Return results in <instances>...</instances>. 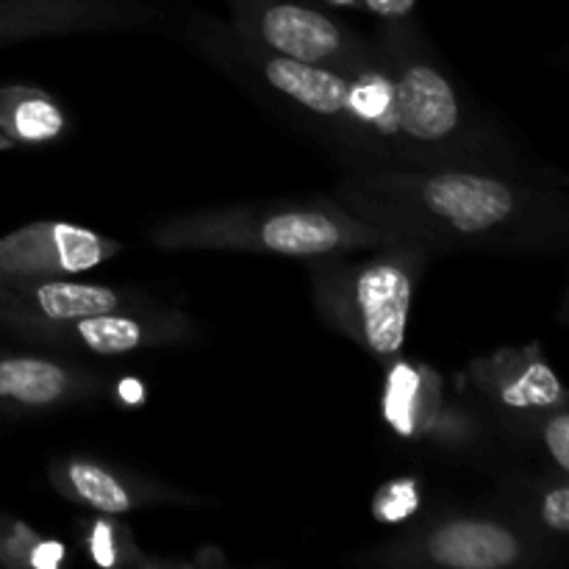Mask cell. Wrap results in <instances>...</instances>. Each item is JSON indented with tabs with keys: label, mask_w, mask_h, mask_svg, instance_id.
<instances>
[{
	"label": "cell",
	"mask_w": 569,
	"mask_h": 569,
	"mask_svg": "<svg viewBox=\"0 0 569 569\" xmlns=\"http://www.w3.org/2000/svg\"><path fill=\"white\" fill-rule=\"evenodd\" d=\"M337 6H361V0H331Z\"/></svg>",
	"instance_id": "d4e9b609"
},
{
	"label": "cell",
	"mask_w": 569,
	"mask_h": 569,
	"mask_svg": "<svg viewBox=\"0 0 569 569\" xmlns=\"http://www.w3.org/2000/svg\"><path fill=\"white\" fill-rule=\"evenodd\" d=\"M415 198L437 222L456 233H487L517 209L509 183L476 172H437L415 187Z\"/></svg>",
	"instance_id": "5b68a950"
},
{
	"label": "cell",
	"mask_w": 569,
	"mask_h": 569,
	"mask_svg": "<svg viewBox=\"0 0 569 569\" xmlns=\"http://www.w3.org/2000/svg\"><path fill=\"white\" fill-rule=\"evenodd\" d=\"M417 256L383 253L328 281V315L367 353L392 359L403 350L415 298Z\"/></svg>",
	"instance_id": "6da1fadb"
},
{
	"label": "cell",
	"mask_w": 569,
	"mask_h": 569,
	"mask_svg": "<svg viewBox=\"0 0 569 569\" xmlns=\"http://www.w3.org/2000/svg\"><path fill=\"white\" fill-rule=\"evenodd\" d=\"M231 6L244 28L272 53L333 64L353 48V39L331 17L295 0H231Z\"/></svg>",
	"instance_id": "277c9868"
},
{
	"label": "cell",
	"mask_w": 569,
	"mask_h": 569,
	"mask_svg": "<svg viewBox=\"0 0 569 569\" xmlns=\"http://www.w3.org/2000/svg\"><path fill=\"white\" fill-rule=\"evenodd\" d=\"M498 398L515 409H531V406H548L559 398V381L545 365L517 367V372H498Z\"/></svg>",
	"instance_id": "9a60e30c"
},
{
	"label": "cell",
	"mask_w": 569,
	"mask_h": 569,
	"mask_svg": "<svg viewBox=\"0 0 569 569\" xmlns=\"http://www.w3.org/2000/svg\"><path fill=\"white\" fill-rule=\"evenodd\" d=\"M89 556L98 567H117L122 561V533L117 528V522L109 520H94L92 528H89L87 537Z\"/></svg>",
	"instance_id": "d6986e66"
},
{
	"label": "cell",
	"mask_w": 569,
	"mask_h": 569,
	"mask_svg": "<svg viewBox=\"0 0 569 569\" xmlns=\"http://www.w3.org/2000/svg\"><path fill=\"white\" fill-rule=\"evenodd\" d=\"M120 250L109 237L72 222H28L0 237V278H70Z\"/></svg>",
	"instance_id": "3957f363"
},
{
	"label": "cell",
	"mask_w": 569,
	"mask_h": 569,
	"mask_svg": "<svg viewBox=\"0 0 569 569\" xmlns=\"http://www.w3.org/2000/svg\"><path fill=\"white\" fill-rule=\"evenodd\" d=\"M39 539L42 537L22 520L0 517V565L31 569V556Z\"/></svg>",
	"instance_id": "ac0fdd59"
},
{
	"label": "cell",
	"mask_w": 569,
	"mask_h": 569,
	"mask_svg": "<svg viewBox=\"0 0 569 569\" xmlns=\"http://www.w3.org/2000/svg\"><path fill=\"white\" fill-rule=\"evenodd\" d=\"M542 520L545 526L553 528V531L569 533V487L553 489V492L542 500Z\"/></svg>",
	"instance_id": "44dd1931"
},
{
	"label": "cell",
	"mask_w": 569,
	"mask_h": 569,
	"mask_svg": "<svg viewBox=\"0 0 569 569\" xmlns=\"http://www.w3.org/2000/svg\"><path fill=\"white\" fill-rule=\"evenodd\" d=\"M76 392L70 367L42 356L0 350V415H31L67 403Z\"/></svg>",
	"instance_id": "ba28073f"
},
{
	"label": "cell",
	"mask_w": 569,
	"mask_h": 569,
	"mask_svg": "<svg viewBox=\"0 0 569 569\" xmlns=\"http://www.w3.org/2000/svg\"><path fill=\"white\" fill-rule=\"evenodd\" d=\"M417 509H420V483H417V478L389 481L387 487L378 489L376 500H372V517L383 526L409 520Z\"/></svg>",
	"instance_id": "e0dca14e"
},
{
	"label": "cell",
	"mask_w": 569,
	"mask_h": 569,
	"mask_svg": "<svg viewBox=\"0 0 569 569\" xmlns=\"http://www.w3.org/2000/svg\"><path fill=\"white\" fill-rule=\"evenodd\" d=\"M348 111L350 120L370 122V126L392 128L395 131L392 78L381 76V72H365L356 81H350Z\"/></svg>",
	"instance_id": "2e32d148"
},
{
	"label": "cell",
	"mask_w": 569,
	"mask_h": 569,
	"mask_svg": "<svg viewBox=\"0 0 569 569\" xmlns=\"http://www.w3.org/2000/svg\"><path fill=\"white\" fill-rule=\"evenodd\" d=\"M545 445L561 470L569 472V415H559L545 426Z\"/></svg>",
	"instance_id": "ffe728a7"
},
{
	"label": "cell",
	"mask_w": 569,
	"mask_h": 569,
	"mask_svg": "<svg viewBox=\"0 0 569 569\" xmlns=\"http://www.w3.org/2000/svg\"><path fill=\"white\" fill-rule=\"evenodd\" d=\"M422 553L437 567L503 569L520 561L522 545L498 522L456 520L433 528L422 542Z\"/></svg>",
	"instance_id": "52a82bcc"
},
{
	"label": "cell",
	"mask_w": 569,
	"mask_h": 569,
	"mask_svg": "<svg viewBox=\"0 0 569 569\" xmlns=\"http://www.w3.org/2000/svg\"><path fill=\"white\" fill-rule=\"evenodd\" d=\"M167 326L142 320V317L128 315L126 309L106 311V315L81 317L70 326L59 328L53 337H64L67 342H76L78 348L98 356H122L142 350L144 345L156 342Z\"/></svg>",
	"instance_id": "7c38bea8"
},
{
	"label": "cell",
	"mask_w": 569,
	"mask_h": 569,
	"mask_svg": "<svg viewBox=\"0 0 569 569\" xmlns=\"http://www.w3.org/2000/svg\"><path fill=\"white\" fill-rule=\"evenodd\" d=\"M395 131L415 142H445L459 131L461 106L453 83L428 61H409L392 78Z\"/></svg>",
	"instance_id": "8992f818"
},
{
	"label": "cell",
	"mask_w": 569,
	"mask_h": 569,
	"mask_svg": "<svg viewBox=\"0 0 569 569\" xmlns=\"http://www.w3.org/2000/svg\"><path fill=\"white\" fill-rule=\"evenodd\" d=\"M264 81L283 98L295 100L306 111L317 117H342L350 114V81L339 72L328 70V64H311V61L292 59V56L272 53L264 56Z\"/></svg>",
	"instance_id": "9c48e42d"
},
{
	"label": "cell",
	"mask_w": 569,
	"mask_h": 569,
	"mask_svg": "<svg viewBox=\"0 0 569 569\" xmlns=\"http://www.w3.org/2000/svg\"><path fill=\"white\" fill-rule=\"evenodd\" d=\"M378 233L365 222L348 214L326 209H283L264 220H250L244 226H203L178 231L170 244H239V248L264 250L292 259H315L345 250L367 248L378 242Z\"/></svg>",
	"instance_id": "7a4b0ae2"
},
{
	"label": "cell",
	"mask_w": 569,
	"mask_h": 569,
	"mask_svg": "<svg viewBox=\"0 0 569 569\" xmlns=\"http://www.w3.org/2000/svg\"><path fill=\"white\" fill-rule=\"evenodd\" d=\"M56 487L64 495L76 498L78 503L100 511V515H128L133 509V495L126 483L94 461L76 459L64 461L56 472Z\"/></svg>",
	"instance_id": "5bb4252c"
},
{
	"label": "cell",
	"mask_w": 569,
	"mask_h": 569,
	"mask_svg": "<svg viewBox=\"0 0 569 569\" xmlns=\"http://www.w3.org/2000/svg\"><path fill=\"white\" fill-rule=\"evenodd\" d=\"M117 395H120L122 403H142L144 400V387L137 381V378H126V381H120V387H117Z\"/></svg>",
	"instance_id": "cb8c5ba5"
},
{
	"label": "cell",
	"mask_w": 569,
	"mask_h": 569,
	"mask_svg": "<svg viewBox=\"0 0 569 569\" xmlns=\"http://www.w3.org/2000/svg\"><path fill=\"white\" fill-rule=\"evenodd\" d=\"M64 545L56 539H39L31 556V569H56L64 561Z\"/></svg>",
	"instance_id": "7402d4cb"
},
{
	"label": "cell",
	"mask_w": 569,
	"mask_h": 569,
	"mask_svg": "<svg viewBox=\"0 0 569 569\" xmlns=\"http://www.w3.org/2000/svg\"><path fill=\"white\" fill-rule=\"evenodd\" d=\"M109 14L94 0H0V44Z\"/></svg>",
	"instance_id": "4fadbf2b"
},
{
	"label": "cell",
	"mask_w": 569,
	"mask_h": 569,
	"mask_svg": "<svg viewBox=\"0 0 569 569\" xmlns=\"http://www.w3.org/2000/svg\"><path fill=\"white\" fill-rule=\"evenodd\" d=\"M437 378L426 367H411L406 361L389 370L383 387V417L400 437H420L431 431L437 420Z\"/></svg>",
	"instance_id": "8fae6325"
},
{
	"label": "cell",
	"mask_w": 569,
	"mask_h": 569,
	"mask_svg": "<svg viewBox=\"0 0 569 569\" xmlns=\"http://www.w3.org/2000/svg\"><path fill=\"white\" fill-rule=\"evenodd\" d=\"M361 6H367L372 14L395 20V17L411 14V9L417 6V0H361Z\"/></svg>",
	"instance_id": "603a6c76"
},
{
	"label": "cell",
	"mask_w": 569,
	"mask_h": 569,
	"mask_svg": "<svg viewBox=\"0 0 569 569\" xmlns=\"http://www.w3.org/2000/svg\"><path fill=\"white\" fill-rule=\"evenodd\" d=\"M64 128V111L48 92L22 83L0 87V144L37 148L59 139Z\"/></svg>",
	"instance_id": "30bf717a"
}]
</instances>
